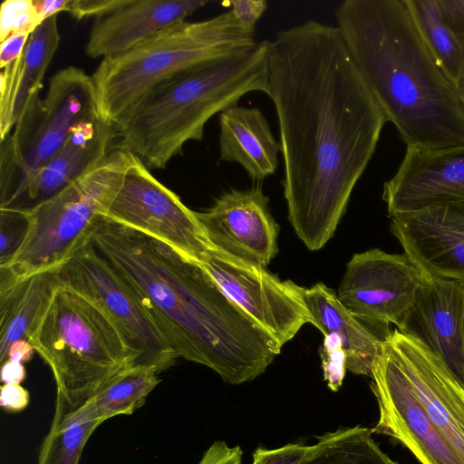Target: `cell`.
Segmentation results:
<instances>
[{
  "mask_svg": "<svg viewBox=\"0 0 464 464\" xmlns=\"http://www.w3.org/2000/svg\"><path fill=\"white\" fill-rule=\"evenodd\" d=\"M288 219L311 251L334 234L387 119L336 26L309 20L268 44Z\"/></svg>",
  "mask_w": 464,
  "mask_h": 464,
  "instance_id": "obj_1",
  "label": "cell"
},
{
  "mask_svg": "<svg viewBox=\"0 0 464 464\" xmlns=\"http://www.w3.org/2000/svg\"><path fill=\"white\" fill-rule=\"evenodd\" d=\"M90 239L179 357L241 384L261 375L281 345L197 262L140 231L100 218Z\"/></svg>",
  "mask_w": 464,
  "mask_h": 464,
  "instance_id": "obj_2",
  "label": "cell"
},
{
  "mask_svg": "<svg viewBox=\"0 0 464 464\" xmlns=\"http://www.w3.org/2000/svg\"><path fill=\"white\" fill-rule=\"evenodd\" d=\"M337 29L407 148L464 146V102L424 43L405 0H345Z\"/></svg>",
  "mask_w": 464,
  "mask_h": 464,
  "instance_id": "obj_3",
  "label": "cell"
},
{
  "mask_svg": "<svg viewBox=\"0 0 464 464\" xmlns=\"http://www.w3.org/2000/svg\"><path fill=\"white\" fill-rule=\"evenodd\" d=\"M268 44L208 61L166 80L116 126V149L164 169L186 142L200 140L210 118L252 92L266 94Z\"/></svg>",
  "mask_w": 464,
  "mask_h": 464,
  "instance_id": "obj_4",
  "label": "cell"
},
{
  "mask_svg": "<svg viewBox=\"0 0 464 464\" xmlns=\"http://www.w3.org/2000/svg\"><path fill=\"white\" fill-rule=\"evenodd\" d=\"M254 33L232 11L165 28L133 48L102 59L92 74L101 117L114 127L152 90L198 64L252 47Z\"/></svg>",
  "mask_w": 464,
  "mask_h": 464,
  "instance_id": "obj_5",
  "label": "cell"
},
{
  "mask_svg": "<svg viewBox=\"0 0 464 464\" xmlns=\"http://www.w3.org/2000/svg\"><path fill=\"white\" fill-rule=\"evenodd\" d=\"M28 342L51 368L56 393L72 409L138 362L104 313L63 286Z\"/></svg>",
  "mask_w": 464,
  "mask_h": 464,
  "instance_id": "obj_6",
  "label": "cell"
},
{
  "mask_svg": "<svg viewBox=\"0 0 464 464\" xmlns=\"http://www.w3.org/2000/svg\"><path fill=\"white\" fill-rule=\"evenodd\" d=\"M98 115L92 75L72 65L53 74L44 98H35L13 133L1 140L0 208L14 207L32 178L72 130Z\"/></svg>",
  "mask_w": 464,
  "mask_h": 464,
  "instance_id": "obj_7",
  "label": "cell"
},
{
  "mask_svg": "<svg viewBox=\"0 0 464 464\" xmlns=\"http://www.w3.org/2000/svg\"><path fill=\"white\" fill-rule=\"evenodd\" d=\"M130 152L116 149L52 198L27 208L29 230L5 267L16 280L65 262L90 239L121 183Z\"/></svg>",
  "mask_w": 464,
  "mask_h": 464,
  "instance_id": "obj_8",
  "label": "cell"
},
{
  "mask_svg": "<svg viewBox=\"0 0 464 464\" xmlns=\"http://www.w3.org/2000/svg\"><path fill=\"white\" fill-rule=\"evenodd\" d=\"M63 287L94 304L114 324L137 356V365L159 373L179 358L151 317L114 268L98 253L91 239L58 267Z\"/></svg>",
  "mask_w": 464,
  "mask_h": 464,
  "instance_id": "obj_9",
  "label": "cell"
},
{
  "mask_svg": "<svg viewBox=\"0 0 464 464\" xmlns=\"http://www.w3.org/2000/svg\"><path fill=\"white\" fill-rule=\"evenodd\" d=\"M103 218L155 237L198 264L210 246L195 211L130 152L120 188Z\"/></svg>",
  "mask_w": 464,
  "mask_h": 464,
  "instance_id": "obj_10",
  "label": "cell"
},
{
  "mask_svg": "<svg viewBox=\"0 0 464 464\" xmlns=\"http://www.w3.org/2000/svg\"><path fill=\"white\" fill-rule=\"evenodd\" d=\"M199 265L225 294L283 346L313 319L304 288L266 267L236 260L209 246Z\"/></svg>",
  "mask_w": 464,
  "mask_h": 464,
  "instance_id": "obj_11",
  "label": "cell"
},
{
  "mask_svg": "<svg viewBox=\"0 0 464 464\" xmlns=\"http://www.w3.org/2000/svg\"><path fill=\"white\" fill-rule=\"evenodd\" d=\"M422 278L423 273L404 253L369 249L348 262L337 297L360 321L398 327Z\"/></svg>",
  "mask_w": 464,
  "mask_h": 464,
  "instance_id": "obj_12",
  "label": "cell"
},
{
  "mask_svg": "<svg viewBox=\"0 0 464 464\" xmlns=\"http://www.w3.org/2000/svg\"><path fill=\"white\" fill-rule=\"evenodd\" d=\"M371 378L379 406L372 433L399 441L420 464H464L430 420L383 342Z\"/></svg>",
  "mask_w": 464,
  "mask_h": 464,
  "instance_id": "obj_13",
  "label": "cell"
},
{
  "mask_svg": "<svg viewBox=\"0 0 464 464\" xmlns=\"http://www.w3.org/2000/svg\"><path fill=\"white\" fill-rule=\"evenodd\" d=\"M195 216L209 246L236 260L266 267L278 252V226L258 187L226 192Z\"/></svg>",
  "mask_w": 464,
  "mask_h": 464,
  "instance_id": "obj_14",
  "label": "cell"
},
{
  "mask_svg": "<svg viewBox=\"0 0 464 464\" xmlns=\"http://www.w3.org/2000/svg\"><path fill=\"white\" fill-rule=\"evenodd\" d=\"M382 342L432 423L464 461V388L426 347L397 328Z\"/></svg>",
  "mask_w": 464,
  "mask_h": 464,
  "instance_id": "obj_15",
  "label": "cell"
},
{
  "mask_svg": "<svg viewBox=\"0 0 464 464\" xmlns=\"http://www.w3.org/2000/svg\"><path fill=\"white\" fill-rule=\"evenodd\" d=\"M391 231L424 275L464 283V201L391 217Z\"/></svg>",
  "mask_w": 464,
  "mask_h": 464,
  "instance_id": "obj_16",
  "label": "cell"
},
{
  "mask_svg": "<svg viewBox=\"0 0 464 464\" xmlns=\"http://www.w3.org/2000/svg\"><path fill=\"white\" fill-rule=\"evenodd\" d=\"M397 329L426 347L464 388V283L423 274Z\"/></svg>",
  "mask_w": 464,
  "mask_h": 464,
  "instance_id": "obj_17",
  "label": "cell"
},
{
  "mask_svg": "<svg viewBox=\"0 0 464 464\" xmlns=\"http://www.w3.org/2000/svg\"><path fill=\"white\" fill-rule=\"evenodd\" d=\"M389 217L445 201H464V146L407 148L394 175L383 185Z\"/></svg>",
  "mask_w": 464,
  "mask_h": 464,
  "instance_id": "obj_18",
  "label": "cell"
},
{
  "mask_svg": "<svg viewBox=\"0 0 464 464\" xmlns=\"http://www.w3.org/2000/svg\"><path fill=\"white\" fill-rule=\"evenodd\" d=\"M206 4L204 0H124L113 11L95 17L86 54L105 59L122 53L154 34L185 22Z\"/></svg>",
  "mask_w": 464,
  "mask_h": 464,
  "instance_id": "obj_19",
  "label": "cell"
},
{
  "mask_svg": "<svg viewBox=\"0 0 464 464\" xmlns=\"http://www.w3.org/2000/svg\"><path fill=\"white\" fill-rule=\"evenodd\" d=\"M116 136L114 126L101 115L79 124L32 178L14 208H29L43 203L99 166L109 155Z\"/></svg>",
  "mask_w": 464,
  "mask_h": 464,
  "instance_id": "obj_20",
  "label": "cell"
},
{
  "mask_svg": "<svg viewBox=\"0 0 464 464\" xmlns=\"http://www.w3.org/2000/svg\"><path fill=\"white\" fill-rule=\"evenodd\" d=\"M57 14L44 20L29 36L22 54L0 73V139L39 97L43 79L59 46Z\"/></svg>",
  "mask_w": 464,
  "mask_h": 464,
  "instance_id": "obj_21",
  "label": "cell"
},
{
  "mask_svg": "<svg viewBox=\"0 0 464 464\" xmlns=\"http://www.w3.org/2000/svg\"><path fill=\"white\" fill-rule=\"evenodd\" d=\"M280 142L263 112L256 107L234 105L219 113V160L237 162L255 181L273 175L278 165Z\"/></svg>",
  "mask_w": 464,
  "mask_h": 464,
  "instance_id": "obj_22",
  "label": "cell"
},
{
  "mask_svg": "<svg viewBox=\"0 0 464 464\" xmlns=\"http://www.w3.org/2000/svg\"><path fill=\"white\" fill-rule=\"evenodd\" d=\"M304 300L312 316V324L324 336L334 333L341 339L346 353L347 370L371 377L383 339L378 338L361 323L340 302L334 291L323 283L304 288Z\"/></svg>",
  "mask_w": 464,
  "mask_h": 464,
  "instance_id": "obj_23",
  "label": "cell"
},
{
  "mask_svg": "<svg viewBox=\"0 0 464 464\" xmlns=\"http://www.w3.org/2000/svg\"><path fill=\"white\" fill-rule=\"evenodd\" d=\"M58 267L32 274L0 288V362L7 360L10 346L28 341L62 287Z\"/></svg>",
  "mask_w": 464,
  "mask_h": 464,
  "instance_id": "obj_24",
  "label": "cell"
},
{
  "mask_svg": "<svg viewBox=\"0 0 464 464\" xmlns=\"http://www.w3.org/2000/svg\"><path fill=\"white\" fill-rule=\"evenodd\" d=\"M159 372L151 367H130L100 388L76 408L56 394L54 420L63 424L100 421L118 415H130L145 402L148 395L160 382Z\"/></svg>",
  "mask_w": 464,
  "mask_h": 464,
  "instance_id": "obj_25",
  "label": "cell"
},
{
  "mask_svg": "<svg viewBox=\"0 0 464 464\" xmlns=\"http://www.w3.org/2000/svg\"><path fill=\"white\" fill-rule=\"evenodd\" d=\"M437 63L459 89L464 80V44L445 20L438 0H405Z\"/></svg>",
  "mask_w": 464,
  "mask_h": 464,
  "instance_id": "obj_26",
  "label": "cell"
},
{
  "mask_svg": "<svg viewBox=\"0 0 464 464\" xmlns=\"http://www.w3.org/2000/svg\"><path fill=\"white\" fill-rule=\"evenodd\" d=\"M372 429L342 427L317 437L300 464H401L385 453Z\"/></svg>",
  "mask_w": 464,
  "mask_h": 464,
  "instance_id": "obj_27",
  "label": "cell"
},
{
  "mask_svg": "<svg viewBox=\"0 0 464 464\" xmlns=\"http://www.w3.org/2000/svg\"><path fill=\"white\" fill-rule=\"evenodd\" d=\"M100 421L63 424L53 419L44 438L38 464H79L84 446Z\"/></svg>",
  "mask_w": 464,
  "mask_h": 464,
  "instance_id": "obj_28",
  "label": "cell"
},
{
  "mask_svg": "<svg viewBox=\"0 0 464 464\" xmlns=\"http://www.w3.org/2000/svg\"><path fill=\"white\" fill-rule=\"evenodd\" d=\"M29 224L27 208H0V267L7 266L18 254Z\"/></svg>",
  "mask_w": 464,
  "mask_h": 464,
  "instance_id": "obj_29",
  "label": "cell"
},
{
  "mask_svg": "<svg viewBox=\"0 0 464 464\" xmlns=\"http://www.w3.org/2000/svg\"><path fill=\"white\" fill-rule=\"evenodd\" d=\"M42 23L34 0H5L0 11V42L15 34H31Z\"/></svg>",
  "mask_w": 464,
  "mask_h": 464,
  "instance_id": "obj_30",
  "label": "cell"
},
{
  "mask_svg": "<svg viewBox=\"0 0 464 464\" xmlns=\"http://www.w3.org/2000/svg\"><path fill=\"white\" fill-rule=\"evenodd\" d=\"M324 380L332 392H337L343 382L346 367V353L341 339L334 333L324 335L319 349Z\"/></svg>",
  "mask_w": 464,
  "mask_h": 464,
  "instance_id": "obj_31",
  "label": "cell"
},
{
  "mask_svg": "<svg viewBox=\"0 0 464 464\" xmlns=\"http://www.w3.org/2000/svg\"><path fill=\"white\" fill-rule=\"evenodd\" d=\"M310 446L303 442H290L276 449L258 447L253 452L252 464H300Z\"/></svg>",
  "mask_w": 464,
  "mask_h": 464,
  "instance_id": "obj_32",
  "label": "cell"
},
{
  "mask_svg": "<svg viewBox=\"0 0 464 464\" xmlns=\"http://www.w3.org/2000/svg\"><path fill=\"white\" fill-rule=\"evenodd\" d=\"M227 5L240 24L253 32L256 24L267 8V2L265 0H231Z\"/></svg>",
  "mask_w": 464,
  "mask_h": 464,
  "instance_id": "obj_33",
  "label": "cell"
},
{
  "mask_svg": "<svg viewBox=\"0 0 464 464\" xmlns=\"http://www.w3.org/2000/svg\"><path fill=\"white\" fill-rule=\"evenodd\" d=\"M124 0H71L68 13L77 20L101 16L122 5Z\"/></svg>",
  "mask_w": 464,
  "mask_h": 464,
  "instance_id": "obj_34",
  "label": "cell"
},
{
  "mask_svg": "<svg viewBox=\"0 0 464 464\" xmlns=\"http://www.w3.org/2000/svg\"><path fill=\"white\" fill-rule=\"evenodd\" d=\"M243 451L239 446L229 447L218 440L204 452L198 464H242Z\"/></svg>",
  "mask_w": 464,
  "mask_h": 464,
  "instance_id": "obj_35",
  "label": "cell"
},
{
  "mask_svg": "<svg viewBox=\"0 0 464 464\" xmlns=\"http://www.w3.org/2000/svg\"><path fill=\"white\" fill-rule=\"evenodd\" d=\"M30 401L29 392L21 384H3L0 392V406L12 412L24 410Z\"/></svg>",
  "mask_w": 464,
  "mask_h": 464,
  "instance_id": "obj_36",
  "label": "cell"
},
{
  "mask_svg": "<svg viewBox=\"0 0 464 464\" xmlns=\"http://www.w3.org/2000/svg\"><path fill=\"white\" fill-rule=\"evenodd\" d=\"M441 13L464 44V0H438Z\"/></svg>",
  "mask_w": 464,
  "mask_h": 464,
  "instance_id": "obj_37",
  "label": "cell"
},
{
  "mask_svg": "<svg viewBox=\"0 0 464 464\" xmlns=\"http://www.w3.org/2000/svg\"><path fill=\"white\" fill-rule=\"evenodd\" d=\"M30 34H15L0 42V67H6L22 54Z\"/></svg>",
  "mask_w": 464,
  "mask_h": 464,
  "instance_id": "obj_38",
  "label": "cell"
},
{
  "mask_svg": "<svg viewBox=\"0 0 464 464\" xmlns=\"http://www.w3.org/2000/svg\"><path fill=\"white\" fill-rule=\"evenodd\" d=\"M71 0H34V5L42 22L61 12H68Z\"/></svg>",
  "mask_w": 464,
  "mask_h": 464,
  "instance_id": "obj_39",
  "label": "cell"
},
{
  "mask_svg": "<svg viewBox=\"0 0 464 464\" xmlns=\"http://www.w3.org/2000/svg\"><path fill=\"white\" fill-rule=\"evenodd\" d=\"M25 378L23 363L6 361L1 364V380L4 384H21Z\"/></svg>",
  "mask_w": 464,
  "mask_h": 464,
  "instance_id": "obj_40",
  "label": "cell"
},
{
  "mask_svg": "<svg viewBox=\"0 0 464 464\" xmlns=\"http://www.w3.org/2000/svg\"><path fill=\"white\" fill-rule=\"evenodd\" d=\"M34 352V347L28 341L17 340L10 346L6 361H13L24 364L31 360Z\"/></svg>",
  "mask_w": 464,
  "mask_h": 464,
  "instance_id": "obj_41",
  "label": "cell"
},
{
  "mask_svg": "<svg viewBox=\"0 0 464 464\" xmlns=\"http://www.w3.org/2000/svg\"><path fill=\"white\" fill-rule=\"evenodd\" d=\"M459 92H460V94H461V97H462V100L464 102V80L459 87Z\"/></svg>",
  "mask_w": 464,
  "mask_h": 464,
  "instance_id": "obj_42",
  "label": "cell"
}]
</instances>
